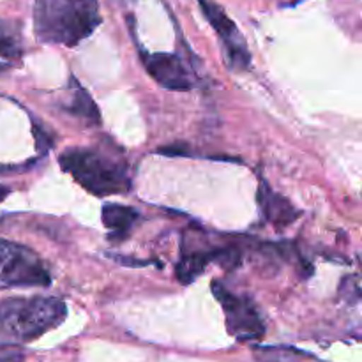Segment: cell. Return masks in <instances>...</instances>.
Returning a JSON list of instances; mask_svg holds the SVG:
<instances>
[{
  "label": "cell",
  "mask_w": 362,
  "mask_h": 362,
  "mask_svg": "<svg viewBox=\"0 0 362 362\" xmlns=\"http://www.w3.org/2000/svg\"><path fill=\"white\" fill-rule=\"evenodd\" d=\"M99 23L98 0H34V30L42 42L74 46Z\"/></svg>",
  "instance_id": "6da1fadb"
},
{
  "label": "cell",
  "mask_w": 362,
  "mask_h": 362,
  "mask_svg": "<svg viewBox=\"0 0 362 362\" xmlns=\"http://www.w3.org/2000/svg\"><path fill=\"white\" fill-rule=\"evenodd\" d=\"M64 172L95 197L126 193L129 189L127 165L119 156L98 148H69L59 158Z\"/></svg>",
  "instance_id": "7a4b0ae2"
},
{
  "label": "cell",
  "mask_w": 362,
  "mask_h": 362,
  "mask_svg": "<svg viewBox=\"0 0 362 362\" xmlns=\"http://www.w3.org/2000/svg\"><path fill=\"white\" fill-rule=\"evenodd\" d=\"M66 315V304L53 297L2 300L0 336L13 341H32L62 324Z\"/></svg>",
  "instance_id": "3957f363"
},
{
  "label": "cell",
  "mask_w": 362,
  "mask_h": 362,
  "mask_svg": "<svg viewBox=\"0 0 362 362\" xmlns=\"http://www.w3.org/2000/svg\"><path fill=\"white\" fill-rule=\"evenodd\" d=\"M49 283L52 276L34 251L0 239V288L48 286Z\"/></svg>",
  "instance_id": "277c9868"
},
{
  "label": "cell",
  "mask_w": 362,
  "mask_h": 362,
  "mask_svg": "<svg viewBox=\"0 0 362 362\" xmlns=\"http://www.w3.org/2000/svg\"><path fill=\"white\" fill-rule=\"evenodd\" d=\"M212 290L225 310L226 329L233 338L239 341H251L264 336V318L250 297L237 296L218 281L212 285Z\"/></svg>",
  "instance_id": "5b68a950"
},
{
  "label": "cell",
  "mask_w": 362,
  "mask_h": 362,
  "mask_svg": "<svg viewBox=\"0 0 362 362\" xmlns=\"http://www.w3.org/2000/svg\"><path fill=\"white\" fill-rule=\"evenodd\" d=\"M198 2H200L205 20L211 23V27L214 28L216 34L221 39L228 66L237 71L246 69L251 64L250 49H247L246 41H244L243 34L237 28V25L233 23L232 18L214 0H198Z\"/></svg>",
  "instance_id": "8992f818"
},
{
  "label": "cell",
  "mask_w": 362,
  "mask_h": 362,
  "mask_svg": "<svg viewBox=\"0 0 362 362\" xmlns=\"http://www.w3.org/2000/svg\"><path fill=\"white\" fill-rule=\"evenodd\" d=\"M239 260L240 253L235 247H198L191 243V247L184 246L182 258L177 264V278L180 279V283L187 285L193 279H197L211 262H218V264L226 265V267H235Z\"/></svg>",
  "instance_id": "52a82bcc"
},
{
  "label": "cell",
  "mask_w": 362,
  "mask_h": 362,
  "mask_svg": "<svg viewBox=\"0 0 362 362\" xmlns=\"http://www.w3.org/2000/svg\"><path fill=\"white\" fill-rule=\"evenodd\" d=\"M148 74L168 90H189L194 85L193 76L175 53H144Z\"/></svg>",
  "instance_id": "ba28073f"
},
{
  "label": "cell",
  "mask_w": 362,
  "mask_h": 362,
  "mask_svg": "<svg viewBox=\"0 0 362 362\" xmlns=\"http://www.w3.org/2000/svg\"><path fill=\"white\" fill-rule=\"evenodd\" d=\"M258 204H260L264 218L276 226L292 225L299 218V211L286 198L274 193L265 180H262L260 189H258Z\"/></svg>",
  "instance_id": "9c48e42d"
},
{
  "label": "cell",
  "mask_w": 362,
  "mask_h": 362,
  "mask_svg": "<svg viewBox=\"0 0 362 362\" xmlns=\"http://www.w3.org/2000/svg\"><path fill=\"white\" fill-rule=\"evenodd\" d=\"M103 225L110 230V239H124L129 235L133 226L140 219L136 209L124 207L119 204H108L103 207Z\"/></svg>",
  "instance_id": "30bf717a"
},
{
  "label": "cell",
  "mask_w": 362,
  "mask_h": 362,
  "mask_svg": "<svg viewBox=\"0 0 362 362\" xmlns=\"http://www.w3.org/2000/svg\"><path fill=\"white\" fill-rule=\"evenodd\" d=\"M21 55V35L16 23L0 18V57L16 59Z\"/></svg>",
  "instance_id": "8fae6325"
},
{
  "label": "cell",
  "mask_w": 362,
  "mask_h": 362,
  "mask_svg": "<svg viewBox=\"0 0 362 362\" xmlns=\"http://www.w3.org/2000/svg\"><path fill=\"white\" fill-rule=\"evenodd\" d=\"M67 110H69V113L80 117V119L88 120V122H99L98 106L94 105L90 95H88L83 88H78V90L74 92L73 103H71V106H67Z\"/></svg>",
  "instance_id": "7c38bea8"
},
{
  "label": "cell",
  "mask_w": 362,
  "mask_h": 362,
  "mask_svg": "<svg viewBox=\"0 0 362 362\" xmlns=\"http://www.w3.org/2000/svg\"><path fill=\"white\" fill-rule=\"evenodd\" d=\"M25 354L14 343H0V362H23Z\"/></svg>",
  "instance_id": "4fadbf2b"
},
{
  "label": "cell",
  "mask_w": 362,
  "mask_h": 362,
  "mask_svg": "<svg viewBox=\"0 0 362 362\" xmlns=\"http://www.w3.org/2000/svg\"><path fill=\"white\" fill-rule=\"evenodd\" d=\"M6 193H7V189H4V187H0V200H2L4 194H6Z\"/></svg>",
  "instance_id": "5bb4252c"
},
{
  "label": "cell",
  "mask_w": 362,
  "mask_h": 362,
  "mask_svg": "<svg viewBox=\"0 0 362 362\" xmlns=\"http://www.w3.org/2000/svg\"><path fill=\"white\" fill-rule=\"evenodd\" d=\"M4 69H7V66L6 64H0V71H4Z\"/></svg>",
  "instance_id": "9a60e30c"
}]
</instances>
